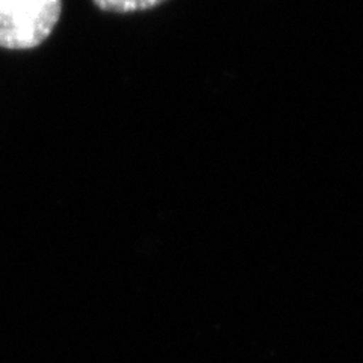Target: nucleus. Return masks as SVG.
Returning a JSON list of instances; mask_svg holds the SVG:
<instances>
[{
	"instance_id": "obj_1",
	"label": "nucleus",
	"mask_w": 363,
	"mask_h": 363,
	"mask_svg": "<svg viewBox=\"0 0 363 363\" xmlns=\"http://www.w3.org/2000/svg\"><path fill=\"white\" fill-rule=\"evenodd\" d=\"M62 0H0V49L30 50L58 25Z\"/></svg>"
},
{
	"instance_id": "obj_2",
	"label": "nucleus",
	"mask_w": 363,
	"mask_h": 363,
	"mask_svg": "<svg viewBox=\"0 0 363 363\" xmlns=\"http://www.w3.org/2000/svg\"><path fill=\"white\" fill-rule=\"evenodd\" d=\"M93 2L99 9L105 11V13L130 14L153 9L167 2V0H93Z\"/></svg>"
}]
</instances>
